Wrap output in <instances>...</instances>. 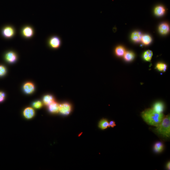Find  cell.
<instances>
[{"label":"cell","instance_id":"5bb4252c","mask_svg":"<svg viewBox=\"0 0 170 170\" xmlns=\"http://www.w3.org/2000/svg\"><path fill=\"white\" fill-rule=\"evenodd\" d=\"M55 101L54 97L51 95H47L43 98V102L45 105L49 106L51 103Z\"/></svg>","mask_w":170,"mask_h":170},{"label":"cell","instance_id":"4fadbf2b","mask_svg":"<svg viewBox=\"0 0 170 170\" xmlns=\"http://www.w3.org/2000/svg\"><path fill=\"white\" fill-rule=\"evenodd\" d=\"M142 36L140 32H134L132 33L131 35V39L134 42H138L141 40Z\"/></svg>","mask_w":170,"mask_h":170},{"label":"cell","instance_id":"d4e9b609","mask_svg":"<svg viewBox=\"0 0 170 170\" xmlns=\"http://www.w3.org/2000/svg\"><path fill=\"white\" fill-rule=\"evenodd\" d=\"M5 94L4 92H0V102H3L5 99Z\"/></svg>","mask_w":170,"mask_h":170},{"label":"cell","instance_id":"6da1fadb","mask_svg":"<svg viewBox=\"0 0 170 170\" xmlns=\"http://www.w3.org/2000/svg\"><path fill=\"white\" fill-rule=\"evenodd\" d=\"M141 116L148 125L157 127L162 121L164 116L162 113L156 112L152 109H148L142 112Z\"/></svg>","mask_w":170,"mask_h":170},{"label":"cell","instance_id":"e0dca14e","mask_svg":"<svg viewBox=\"0 0 170 170\" xmlns=\"http://www.w3.org/2000/svg\"><path fill=\"white\" fill-rule=\"evenodd\" d=\"M165 11L164 7L161 6H157L154 10L155 14L158 16H163L164 14Z\"/></svg>","mask_w":170,"mask_h":170},{"label":"cell","instance_id":"ffe728a7","mask_svg":"<svg viewBox=\"0 0 170 170\" xmlns=\"http://www.w3.org/2000/svg\"><path fill=\"white\" fill-rule=\"evenodd\" d=\"M153 56L152 52L150 50H147L145 52L143 55L144 59L147 61H150Z\"/></svg>","mask_w":170,"mask_h":170},{"label":"cell","instance_id":"5b68a950","mask_svg":"<svg viewBox=\"0 0 170 170\" xmlns=\"http://www.w3.org/2000/svg\"><path fill=\"white\" fill-rule=\"evenodd\" d=\"M15 31L13 27L10 26L6 27L3 29L2 34L3 36L7 38H10L15 35Z\"/></svg>","mask_w":170,"mask_h":170},{"label":"cell","instance_id":"603a6c76","mask_svg":"<svg viewBox=\"0 0 170 170\" xmlns=\"http://www.w3.org/2000/svg\"><path fill=\"white\" fill-rule=\"evenodd\" d=\"M32 106L36 109H40L42 107L43 104L41 101H38L33 102L32 104Z\"/></svg>","mask_w":170,"mask_h":170},{"label":"cell","instance_id":"484cf974","mask_svg":"<svg viewBox=\"0 0 170 170\" xmlns=\"http://www.w3.org/2000/svg\"><path fill=\"white\" fill-rule=\"evenodd\" d=\"M109 127H111L112 128H114L115 126H116V125L115 122L114 121H111L109 123Z\"/></svg>","mask_w":170,"mask_h":170},{"label":"cell","instance_id":"7c38bea8","mask_svg":"<svg viewBox=\"0 0 170 170\" xmlns=\"http://www.w3.org/2000/svg\"><path fill=\"white\" fill-rule=\"evenodd\" d=\"M164 109V104L161 102H157L155 103L152 108L153 110L159 113H162Z\"/></svg>","mask_w":170,"mask_h":170},{"label":"cell","instance_id":"4316f807","mask_svg":"<svg viewBox=\"0 0 170 170\" xmlns=\"http://www.w3.org/2000/svg\"><path fill=\"white\" fill-rule=\"evenodd\" d=\"M166 168L168 170L170 169V161L168 162L166 165Z\"/></svg>","mask_w":170,"mask_h":170},{"label":"cell","instance_id":"44dd1931","mask_svg":"<svg viewBox=\"0 0 170 170\" xmlns=\"http://www.w3.org/2000/svg\"><path fill=\"white\" fill-rule=\"evenodd\" d=\"M142 42L145 45H148L152 42L151 37L148 35H145L142 36L141 40Z\"/></svg>","mask_w":170,"mask_h":170},{"label":"cell","instance_id":"9a60e30c","mask_svg":"<svg viewBox=\"0 0 170 170\" xmlns=\"http://www.w3.org/2000/svg\"><path fill=\"white\" fill-rule=\"evenodd\" d=\"M153 149H154V151L156 152H162L164 150V144L161 142H157L154 145Z\"/></svg>","mask_w":170,"mask_h":170},{"label":"cell","instance_id":"cb8c5ba5","mask_svg":"<svg viewBox=\"0 0 170 170\" xmlns=\"http://www.w3.org/2000/svg\"><path fill=\"white\" fill-rule=\"evenodd\" d=\"M6 73V68L4 66H0V76L5 75Z\"/></svg>","mask_w":170,"mask_h":170},{"label":"cell","instance_id":"277c9868","mask_svg":"<svg viewBox=\"0 0 170 170\" xmlns=\"http://www.w3.org/2000/svg\"><path fill=\"white\" fill-rule=\"evenodd\" d=\"M72 107L68 103H64L60 105L59 112L62 115H67L71 113Z\"/></svg>","mask_w":170,"mask_h":170},{"label":"cell","instance_id":"3957f363","mask_svg":"<svg viewBox=\"0 0 170 170\" xmlns=\"http://www.w3.org/2000/svg\"><path fill=\"white\" fill-rule=\"evenodd\" d=\"M48 44L50 47L53 49L59 48L61 44V38L57 36H53L49 39Z\"/></svg>","mask_w":170,"mask_h":170},{"label":"cell","instance_id":"52a82bcc","mask_svg":"<svg viewBox=\"0 0 170 170\" xmlns=\"http://www.w3.org/2000/svg\"><path fill=\"white\" fill-rule=\"evenodd\" d=\"M23 115L25 118L27 119H30L34 117L35 112L32 108L28 107L25 109L23 112Z\"/></svg>","mask_w":170,"mask_h":170},{"label":"cell","instance_id":"d6986e66","mask_svg":"<svg viewBox=\"0 0 170 170\" xmlns=\"http://www.w3.org/2000/svg\"><path fill=\"white\" fill-rule=\"evenodd\" d=\"M135 57L134 54L131 51H127L124 55V59L127 61H130L133 60Z\"/></svg>","mask_w":170,"mask_h":170},{"label":"cell","instance_id":"30bf717a","mask_svg":"<svg viewBox=\"0 0 170 170\" xmlns=\"http://www.w3.org/2000/svg\"><path fill=\"white\" fill-rule=\"evenodd\" d=\"M5 58L8 62L12 63H14L17 60V56L15 53L11 51L6 53Z\"/></svg>","mask_w":170,"mask_h":170},{"label":"cell","instance_id":"9c48e42d","mask_svg":"<svg viewBox=\"0 0 170 170\" xmlns=\"http://www.w3.org/2000/svg\"><path fill=\"white\" fill-rule=\"evenodd\" d=\"M23 88L24 92L28 94L32 93L35 90V87L34 85L31 82L26 83L24 85Z\"/></svg>","mask_w":170,"mask_h":170},{"label":"cell","instance_id":"2e32d148","mask_svg":"<svg viewBox=\"0 0 170 170\" xmlns=\"http://www.w3.org/2000/svg\"><path fill=\"white\" fill-rule=\"evenodd\" d=\"M115 52L116 55L118 56L121 57L124 56L126 51L125 48L123 47L119 46L116 48Z\"/></svg>","mask_w":170,"mask_h":170},{"label":"cell","instance_id":"7a4b0ae2","mask_svg":"<svg viewBox=\"0 0 170 170\" xmlns=\"http://www.w3.org/2000/svg\"><path fill=\"white\" fill-rule=\"evenodd\" d=\"M154 131L157 133L164 138L170 136V117L169 115L164 116L162 121L156 127Z\"/></svg>","mask_w":170,"mask_h":170},{"label":"cell","instance_id":"8fae6325","mask_svg":"<svg viewBox=\"0 0 170 170\" xmlns=\"http://www.w3.org/2000/svg\"><path fill=\"white\" fill-rule=\"evenodd\" d=\"M159 29L160 34L162 35H166L169 31V26L167 23H166L160 25Z\"/></svg>","mask_w":170,"mask_h":170},{"label":"cell","instance_id":"7402d4cb","mask_svg":"<svg viewBox=\"0 0 170 170\" xmlns=\"http://www.w3.org/2000/svg\"><path fill=\"white\" fill-rule=\"evenodd\" d=\"M156 68L160 71L165 72L167 68V65L164 63H159L156 66Z\"/></svg>","mask_w":170,"mask_h":170},{"label":"cell","instance_id":"ac0fdd59","mask_svg":"<svg viewBox=\"0 0 170 170\" xmlns=\"http://www.w3.org/2000/svg\"><path fill=\"white\" fill-rule=\"evenodd\" d=\"M109 123L106 119H103L99 122L98 126L101 129L105 130L108 127H109Z\"/></svg>","mask_w":170,"mask_h":170},{"label":"cell","instance_id":"ba28073f","mask_svg":"<svg viewBox=\"0 0 170 170\" xmlns=\"http://www.w3.org/2000/svg\"><path fill=\"white\" fill-rule=\"evenodd\" d=\"M60 105L59 103L54 102L48 106V109L50 112L56 114L59 111Z\"/></svg>","mask_w":170,"mask_h":170},{"label":"cell","instance_id":"8992f818","mask_svg":"<svg viewBox=\"0 0 170 170\" xmlns=\"http://www.w3.org/2000/svg\"><path fill=\"white\" fill-rule=\"evenodd\" d=\"M34 31L32 28L30 26L24 27L22 30L23 35L27 38H30L34 35Z\"/></svg>","mask_w":170,"mask_h":170}]
</instances>
